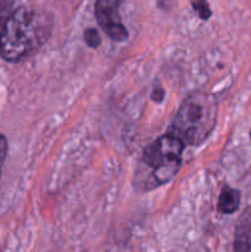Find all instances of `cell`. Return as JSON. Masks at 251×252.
I'll return each mask as SVG.
<instances>
[{
	"label": "cell",
	"mask_w": 251,
	"mask_h": 252,
	"mask_svg": "<svg viewBox=\"0 0 251 252\" xmlns=\"http://www.w3.org/2000/svg\"><path fill=\"white\" fill-rule=\"evenodd\" d=\"M14 5L15 4L12 1H0V34H1L7 19L14 11Z\"/></svg>",
	"instance_id": "7"
},
{
	"label": "cell",
	"mask_w": 251,
	"mask_h": 252,
	"mask_svg": "<svg viewBox=\"0 0 251 252\" xmlns=\"http://www.w3.org/2000/svg\"><path fill=\"white\" fill-rule=\"evenodd\" d=\"M0 174H1V171H0Z\"/></svg>",
	"instance_id": "12"
},
{
	"label": "cell",
	"mask_w": 251,
	"mask_h": 252,
	"mask_svg": "<svg viewBox=\"0 0 251 252\" xmlns=\"http://www.w3.org/2000/svg\"><path fill=\"white\" fill-rule=\"evenodd\" d=\"M84 38H85L86 44H88L89 47H93V48H96V47L100 46L101 43V37L95 29L86 30V31L84 32Z\"/></svg>",
	"instance_id": "8"
},
{
	"label": "cell",
	"mask_w": 251,
	"mask_h": 252,
	"mask_svg": "<svg viewBox=\"0 0 251 252\" xmlns=\"http://www.w3.org/2000/svg\"><path fill=\"white\" fill-rule=\"evenodd\" d=\"M250 135H251V132H250Z\"/></svg>",
	"instance_id": "13"
},
{
	"label": "cell",
	"mask_w": 251,
	"mask_h": 252,
	"mask_svg": "<svg viewBox=\"0 0 251 252\" xmlns=\"http://www.w3.org/2000/svg\"><path fill=\"white\" fill-rule=\"evenodd\" d=\"M217 102L212 95L197 91L180 106L167 134L184 145H199L216 126Z\"/></svg>",
	"instance_id": "2"
},
{
	"label": "cell",
	"mask_w": 251,
	"mask_h": 252,
	"mask_svg": "<svg viewBox=\"0 0 251 252\" xmlns=\"http://www.w3.org/2000/svg\"><path fill=\"white\" fill-rule=\"evenodd\" d=\"M240 204V192L238 189L225 186L220 192L218 199V211L224 214H233L238 211Z\"/></svg>",
	"instance_id": "5"
},
{
	"label": "cell",
	"mask_w": 251,
	"mask_h": 252,
	"mask_svg": "<svg viewBox=\"0 0 251 252\" xmlns=\"http://www.w3.org/2000/svg\"><path fill=\"white\" fill-rule=\"evenodd\" d=\"M95 15L98 25L115 41H125L127 29L121 21L120 2L115 0H98L95 4Z\"/></svg>",
	"instance_id": "4"
},
{
	"label": "cell",
	"mask_w": 251,
	"mask_h": 252,
	"mask_svg": "<svg viewBox=\"0 0 251 252\" xmlns=\"http://www.w3.org/2000/svg\"><path fill=\"white\" fill-rule=\"evenodd\" d=\"M185 145L166 134L160 137L143 152L142 161L154 186L169 182L179 172Z\"/></svg>",
	"instance_id": "3"
},
{
	"label": "cell",
	"mask_w": 251,
	"mask_h": 252,
	"mask_svg": "<svg viewBox=\"0 0 251 252\" xmlns=\"http://www.w3.org/2000/svg\"><path fill=\"white\" fill-rule=\"evenodd\" d=\"M153 100L157 101V102H160V101L162 100V97H164V90L162 89H155L154 93H153Z\"/></svg>",
	"instance_id": "11"
},
{
	"label": "cell",
	"mask_w": 251,
	"mask_h": 252,
	"mask_svg": "<svg viewBox=\"0 0 251 252\" xmlns=\"http://www.w3.org/2000/svg\"><path fill=\"white\" fill-rule=\"evenodd\" d=\"M234 252H251V224L238 225L234 240Z\"/></svg>",
	"instance_id": "6"
},
{
	"label": "cell",
	"mask_w": 251,
	"mask_h": 252,
	"mask_svg": "<svg viewBox=\"0 0 251 252\" xmlns=\"http://www.w3.org/2000/svg\"><path fill=\"white\" fill-rule=\"evenodd\" d=\"M7 154V142L2 134H0V165L5 160V157Z\"/></svg>",
	"instance_id": "10"
},
{
	"label": "cell",
	"mask_w": 251,
	"mask_h": 252,
	"mask_svg": "<svg viewBox=\"0 0 251 252\" xmlns=\"http://www.w3.org/2000/svg\"><path fill=\"white\" fill-rule=\"evenodd\" d=\"M51 14L37 6H20L12 11L0 34V56L19 62L31 56L48 41L52 32Z\"/></svg>",
	"instance_id": "1"
},
{
	"label": "cell",
	"mask_w": 251,
	"mask_h": 252,
	"mask_svg": "<svg viewBox=\"0 0 251 252\" xmlns=\"http://www.w3.org/2000/svg\"><path fill=\"white\" fill-rule=\"evenodd\" d=\"M192 6L194 7V10H196L197 12L199 14V16L202 17V19H208L209 16H211V9L208 7V4L204 1H199V2H193L192 4Z\"/></svg>",
	"instance_id": "9"
}]
</instances>
